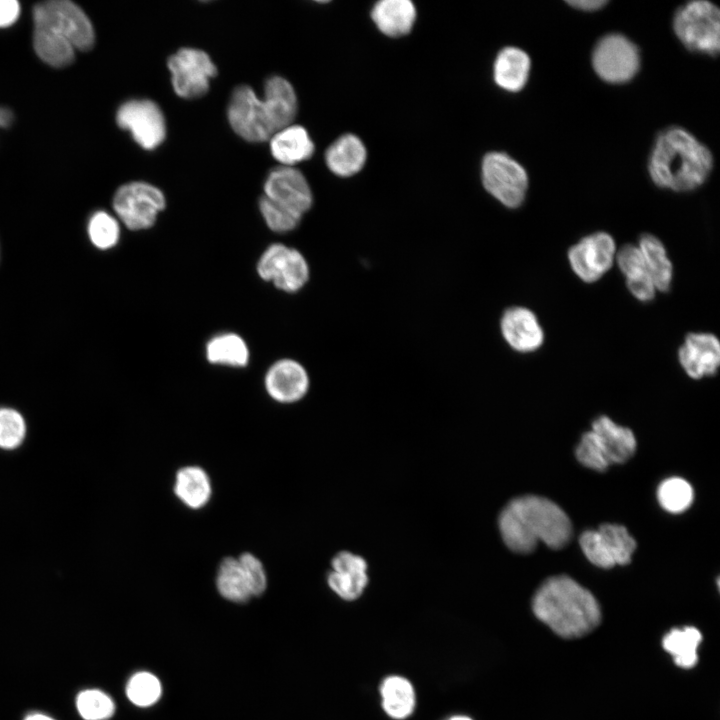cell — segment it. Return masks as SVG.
Listing matches in <instances>:
<instances>
[{
	"mask_svg": "<svg viewBox=\"0 0 720 720\" xmlns=\"http://www.w3.org/2000/svg\"><path fill=\"white\" fill-rule=\"evenodd\" d=\"M174 492L178 499L191 509L205 506L211 496L208 474L198 466L181 468L176 474Z\"/></svg>",
	"mask_w": 720,
	"mask_h": 720,
	"instance_id": "27",
	"label": "cell"
},
{
	"mask_svg": "<svg viewBox=\"0 0 720 720\" xmlns=\"http://www.w3.org/2000/svg\"><path fill=\"white\" fill-rule=\"evenodd\" d=\"M637 246L641 250L646 269L656 290L669 291L673 280V264L664 244L656 236L644 233L640 236Z\"/></svg>",
	"mask_w": 720,
	"mask_h": 720,
	"instance_id": "26",
	"label": "cell"
},
{
	"mask_svg": "<svg viewBox=\"0 0 720 720\" xmlns=\"http://www.w3.org/2000/svg\"><path fill=\"white\" fill-rule=\"evenodd\" d=\"M175 93L185 99L203 96L217 69L209 55L199 49L182 48L168 59Z\"/></svg>",
	"mask_w": 720,
	"mask_h": 720,
	"instance_id": "13",
	"label": "cell"
},
{
	"mask_svg": "<svg viewBox=\"0 0 720 720\" xmlns=\"http://www.w3.org/2000/svg\"><path fill=\"white\" fill-rule=\"evenodd\" d=\"M636 450L633 432L600 416L592 423V430L584 433L576 448L578 461L593 470L605 471L611 464H622Z\"/></svg>",
	"mask_w": 720,
	"mask_h": 720,
	"instance_id": "5",
	"label": "cell"
},
{
	"mask_svg": "<svg viewBox=\"0 0 720 720\" xmlns=\"http://www.w3.org/2000/svg\"><path fill=\"white\" fill-rule=\"evenodd\" d=\"M531 61L528 54L517 47H505L494 62L496 84L510 92L520 91L529 78Z\"/></svg>",
	"mask_w": 720,
	"mask_h": 720,
	"instance_id": "23",
	"label": "cell"
},
{
	"mask_svg": "<svg viewBox=\"0 0 720 720\" xmlns=\"http://www.w3.org/2000/svg\"><path fill=\"white\" fill-rule=\"evenodd\" d=\"M297 113V97L292 85L280 76L270 77L259 98L251 87H237L230 98L227 116L232 129L250 142L269 140L292 124Z\"/></svg>",
	"mask_w": 720,
	"mask_h": 720,
	"instance_id": "1",
	"label": "cell"
},
{
	"mask_svg": "<svg viewBox=\"0 0 720 720\" xmlns=\"http://www.w3.org/2000/svg\"><path fill=\"white\" fill-rule=\"evenodd\" d=\"M579 543L587 559L605 569L630 563L636 549V541L627 529L610 523L601 525L597 530L583 532Z\"/></svg>",
	"mask_w": 720,
	"mask_h": 720,
	"instance_id": "11",
	"label": "cell"
},
{
	"mask_svg": "<svg viewBox=\"0 0 720 720\" xmlns=\"http://www.w3.org/2000/svg\"><path fill=\"white\" fill-rule=\"evenodd\" d=\"M91 243L98 249L113 248L120 238V226L115 217L106 211L94 212L87 226Z\"/></svg>",
	"mask_w": 720,
	"mask_h": 720,
	"instance_id": "34",
	"label": "cell"
},
{
	"mask_svg": "<svg viewBox=\"0 0 720 720\" xmlns=\"http://www.w3.org/2000/svg\"><path fill=\"white\" fill-rule=\"evenodd\" d=\"M626 286L630 294L640 302H650L657 291L649 274L626 280Z\"/></svg>",
	"mask_w": 720,
	"mask_h": 720,
	"instance_id": "40",
	"label": "cell"
},
{
	"mask_svg": "<svg viewBox=\"0 0 720 720\" xmlns=\"http://www.w3.org/2000/svg\"><path fill=\"white\" fill-rule=\"evenodd\" d=\"M535 616L563 638L581 637L601 620L593 594L566 575L548 578L532 600Z\"/></svg>",
	"mask_w": 720,
	"mask_h": 720,
	"instance_id": "4",
	"label": "cell"
},
{
	"mask_svg": "<svg viewBox=\"0 0 720 720\" xmlns=\"http://www.w3.org/2000/svg\"><path fill=\"white\" fill-rule=\"evenodd\" d=\"M162 693L159 679L149 672H138L126 685V696L136 706L148 707L156 703Z\"/></svg>",
	"mask_w": 720,
	"mask_h": 720,
	"instance_id": "35",
	"label": "cell"
},
{
	"mask_svg": "<svg viewBox=\"0 0 720 720\" xmlns=\"http://www.w3.org/2000/svg\"><path fill=\"white\" fill-rule=\"evenodd\" d=\"M377 28L389 37L408 34L416 19V9L409 0H382L371 12Z\"/></svg>",
	"mask_w": 720,
	"mask_h": 720,
	"instance_id": "22",
	"label": "cell"
},
{
	"mask_svg": "<svg viewBox=\"0 0 720 720\" xmlns=\"http://www.w3.org/2000/svg\"><path fill=\"white\" fill-rule=\"evenodd\" d=\"M264 385L268 395L280 403H294L308 392L310 380L305 367L298 361L284 358L267 370Z\"/></svg>",
	"mask_w": 720,
	"mask_h": 720,
	"instance_id": "19",
	"label": "cell"
},
{
	"mask_svg": "<svg viewBox=\"0 0 720 720\" xmlns=\"http://www.w3.org/2000/svg\"><path fill=\"white\" fill-rule=\"evenodd\" d=\"M500 331L508 346L520 353L537 351L545 339L536 314L524 306H512L503 312Z\"/></svg>",
	"mask_w": 720,
	"mask_h": 720,
	"instance_id": "18",
	"label": "cell"
},
{
	"mask_svg": "<svg viewBox=\"0 0 720 720\" xmlns=\"http://www.w3.org/2000/svg\"><path fill=\"white\" fill-rule=\"evenodd\" d=\"M381 706L392 719L408 718L416 707V693L412 683L400 675L384 678L379 687Z\"/></svg>",
	"mask_w": 720,
	"mask_h": 720,
	"instance_id": "25",
	"label": "cell"
},
{
	"mask_svg": "<svg viewBox=\"0 0 720 720\" xmlns=\"http://www.w3.org/2000/svg\"><path fill=\"white\" fill-rule=\"evenodd\" d=\"M75 707L83 720H109L116 709L113 699L98 688L79 691L75 697Z\"/></svg>",
	"mask_w": 720,
	"mask_h": 720,
	"instance_id": "32",
	"label": "cell"
},
{
	"mask_svg": "<svg viewBox=\"0 0 720 720\" xmlns=\"http://www.w3.org/2000/svg\"><path fill=\"white\" fill-rule=\"evenodd\" d=\"M238 560L249 580L254 596L262 594L267 586V577L261 561L251 553H243Z\"/></svg>",
	"mask_w": 720,
	"mask_h": 720,
	"instance_id": "39",
	"label": "cell"
},
{
	"mask_svg": "<svg viewBox=\"0 0 720 720\" xmlns=\"http://www.w3.org/2000/svg\"><path fill=\"white\" fill-rule=\"evenodd\" d=\"M259 277L286 293L301 290L309 281L310 269L304 255L281 243L268 246L258 259Z\"/></svg>",
	"mask_w": 720,
	"mask_h": 720,
	"instance_id": "10",
	"label": "cell"
},
{
	"mask_svg": "<svg viewBox=\"0 0 720 720\" xmlns=\"http://www.w3.org/2000/svg\"><path fill=\"white\" fill-rule=\"evenodd\" d=\"M701 641L702 634L696 627L684 626L667 632L662 639V646L678 667L690 669L698 662L697 651Z\"/></svg>",
	"mask_w": 720,
	"mask_h": 720,
	"instance_id": "29",
	"label": "cell"
},
{
	"mask_svg": "<svg viewBox=\"0 0 720 720\" xmlns=\"http://www.w3.org/2000/svg\"><path fill=\"white\" fill-rule=\"evenodd\" d=\"M22 720H57L54 717L40 712V711H32L27 713Z\"/></svg>",
	"mask_w": 720,
	"mask_h": 720,
	"instance_id": "44",
	"label": "cell"
},
{
	"mask_svg": "<svg viewBox=\"0 0 720 720\" xmlns=\"http://www.w3.org/2000/svg\"><path fill=\"white\" fill-rule=\"evenodd\" d=\"M216 584L219 593L227 600L245 602L254 597L238 558L227 557L222 560L217 572Z\"/></svg>",
	"mask_w": 720,
	"mask_h": 720,
	"instance_id": "31",
	"label": "cell"
},
{
	"mask_svg": "<svg viewBox=\"0 0 720 720\" xmlns=\"http://www.w3.org/2000/svg\"><path fill=\"white\" fill-rule=\"evenodd\" d=\"M446 720H473V719L466 715H453V716L447 718Z\"/></svg>",
	"mask_w": 720,
	"mask_h": 720,
	"instance_id": "45",
	"label": "cell"
},
{
	"mask_svg": "<svg viewBox=\"0 0 720 720\" xmlns=\"http://www.w3.org/2000/svg\"><path fill=\"white\" fill-rule=\"evenodd\" d=\"M712 167L710 150L681 127H669L657 136L648 162L653 182L677 192L701 186Z\"/></svg>",
	"mask_w": 720,
	"mask_h": 720,
	"instance_id": "3",
	"label": "cell"
},
{
	"mask_svg": "<svg viewBox=\"0 0 720 720\" xmlns=\"http://www.w3.org/2000/svg\"><path fill=\"white\" fill-rule=\"evenodd\" d=\"M573 8L583 11H595L601 9L608 2L606 0H572L566 1Z\"/></svg>",
	"mask_w": 720,
	"mask_h": 720,
	"instance_id": "42",
	"label": "cell"
},
{
	"mask_svg": "<svg viewBox=\"0 0 720 720\" xmlns=\"http://www.w3.org/2000/svg\"><path fill=\"white\" fill-rule=\"evenodd\" d=\"M485 189L508 208L519 207L526 196L528 176L525 169L502 152H490L482 162Z\"/></svg>",
	"mask_w": 720,
	"mask_h": 720,
	"instance_id": "9",
	"label": "cell"
},
{
	"mask_svg": "<svg viewBox=\"0 0 720 720\" xmlns=\"http://www.w3.org/2000/svg\"><path fill=\"white\" fill-rule=\"evenodd\" d=\"M26 436L23 416L10 407H0V448L12 450L19 447Z\"/></svg>",
	"mask_w": 720,
	"mask_h": 720,
	"instance_id": "36",
	"label": "cell"
},
{
	"mask_svg": "<svg viewBox=\"0 0 720 720\" xmlns=\"http://www.w3.org/2000/svg\"><path fill=\"white\" fill-rule=\"evenodd\" d=\"M13 121V112L7 107L0 106V128L10 127Z\"/></svg>",
	"mask_w": 720,
	"mask_h": 720,
	"instance_id": "43",
	"label": "cell"
},
{
	"mask_svg": "<svg viewBox=\"0 0 720 720\" xmlns=\"http://www.w3.org/2000/svg\"><path fill=\"white\" fill-rule=\"evenodd\" d=\"M615 262L625 280L649 274L641 250L637 245L626 244L616 252Z\"/></svg>",
	"mask_w": 720,
	"mask_h": 720,
	"instance_id": "38",
	"label": "cell"
},
{
	"mask_svg": "<svg viewBox=\"0 0 720 720\" xmlns=\"http://www.w3.org/2000/svg\"><path fill=\"white\" fill-rule=\"evenodd\" d=\"M592 64L604 81L624 83L631 80L639 70V50L626 36L607 34L594 47Z\"/></svg>",
	"mask_w": 720,
	"mask_h": 720,
	"instance_id": "12",
	"label": "cell"
},
{
	"mask_svg": "<svg viewBox=\"0 0 720 720\" xmlns=\"http://www.w3.org/2000/svg\"><path fill=\"white\" fill-rule=\"evenodd\" d=\"M263 196L300 218L313 203L305 176L296 168L288 166H279L270 171L264 183Z\"/></svg>",
	"mask_w": 720,
	"mask_h": 720,
	"instance_id": "16",
	"label": "cell"
},
{
	"mask_svg": "<svg viewBox=\"0 0 720 720\" xmlns=\"http://www.w3.org/2000/svg\"><path fill=\"white\" fill-rule=\"evenodd\" d=\"M206 359L214 365L245 367L249 362V348L238 334L228 332L215 335L206 344Z\"/></svg>",
	"mask_w": 720,
	"mask_h": 720,
	"instance_id": "28",
	"label": "cell"
},
{
	"mask_svg": "<svg viewBox=\"0 0 720 720\" xmlns=\"http://www.w3.org/2000/svg\"><path fill=\"white\" fill-rule=\"evenodd\" d=\"M366 149L353 134H345L333 142L325 153L328 168L340 177L358 173L366 161Z\"/></svg>",
	"mask_w": 720,
	"mask_h": 720,
	"instance_id": "24",
	"label": "cell"
},
{
	"mask_svg": "<svg viewBox=\"0 0 720 720\" xmlns=\"http://www.w3.org/2000/svg\"><path fill=\"white\" fill-rule=\"evenodd\" d=\"M21 7L16 0H0V28H8L20 17Z\"/></svg>",
	"mask_w": 720,
	"mask_h": 720,
	"instance_id": "41",
	"label": "cell"
},
{
	"mask_svg": "<svg viewBox=\"0 0 720 720\" xmlns=\"http://www.w3.org/2000/svg\"><path fill=\"white\" fill-rule=\"evenodd\" d=\"M259 210L266 225L276 233H286L294 230L302 219L265 196H262L259 200Z\"/></svg>",
	"mask_w": 720,
	"mask_h": 720,
	"instance_id": "37",
	"label": "cell"
},
{
	"mask_svg": "<svg viewBox=\"0 0 720 720\" xmlns=\"http://www.w3.org/2000/svg\"><path fill=\"white\" fill-rule=\"evenodd\" d=\"M498 523L503 541L517 553H530L539 542L551 549H560L572 535L566 513L551 500L535 495L510 501L502 510Z\"/></svg>",
	"mask_w": 720,
	"mask_h": 720,
	"instance_id": "2",
	"label": "cell"
},
{
	"mask_svg": "<svg viewBox=\"0 0 720 720\" xmlns=\"http://www.w3.org/2000/svg\"><path fill=\"white\" fill-rule=\"evenodd\" d=\"M657 497L660 505L668 512L681 513L689 508L693 501V489L684 479L672 477L664 480L658 487Z\"/></svg>",
	"mask_w": 720,
	"mask_h": 720,
	"instance_id": "33",
	"label": "cell"
},
{
	"mask_svg": "<svg viewBox=\"0 0 720 720\" xmlns=\"http://www.w3.org/2000/svg\"><path fill=\"white\" fill-rule=\"evenodd\" d=\"M273 157L281 166L293 165L309 159L314 152V144L304 127L291 124L276 132L270 139Z\"/></svg>",
	"mask_w": 720,
	"mask_h": 720,
	"instance_id": "21",
	"label": "cell"
},
{
	"mask_svg": "<svg viewBox=\"0 0 720 720\" xmlns=\"http://www.w3.org/2000/svg\"><path fill=\"white\" fill-rule=\"evenodd\" d=\"M116 122L120 128L130 131L135 142L147 150L158 147L166 136L163 113L151 100L126 101L117 110Z\"/></svg>",
	"mask_w": 720,
	"mask_h": 720,
	"instance_id": "15",
	"label": "cell"
},
{
	"mask_svg": "<svg viewBox=\"0 0 720 720\" xmlns=\"http://www.w3.org/2000/svg\"><path fill=\"white\" fill-rule=\"evenodd\" d=\"M34 27L48 29L66 40L75 50L88 51L95 42V32L87 14L70 0H48L33 7Z\"/></svg>",
	"mask_w": 720,
	"mask_h": 720,
	"instance_id": "7",
	"label": "cell"
},
{
	"mask_svg": "<svg viewBox=\"0 0 720 720\" xmlns=\"http://www.w3.org/2000/svg\"><path fill=\"white\" fill-rule=\"evenodd\" d=\"M680 366L687 376L699 380L716 375L720 367V341L709 332L688 333L678 350Z\"/></svg>",
	"mask_w": 720,
	"mask_h": 720,
	"instance_id": "17",
	"label": "cell"
},
{
	"mask_svg": "<svg viewBox=\"0 0 720 720\" xmlns=\"http://www.w3.org/2000/svg\"><path fill=\"white\" fill-rule=\"evenodd\" d=\"M617 248L614 238L598 231L581 238L567 253L575 275L585 283H594L606 274L615 262Z\"/></svg>",
	"mask_w": 720,
	"mask_h": 720,
	"instance_id": "14",
	"label": "cell"
},
{
	"mask_svg": "<svg viewBox=\"0 0 720 720\" xmlns=\"http://www.w3.org/2000/svg\"><path fill=\"white\" fill-rule=\"evenodd\" d=\"M33 48L36 55L47 65L63 68L75 59L76 50L62 36L41 27L33 29Z\"/></svg>",
	"mask_w": 720,
	"mask_h": 720,
	"instance_id": "30",
	"label": "cell"
},
{
	"mask_svg": "<svg viewBox=\"0 0 720 720\" xmlns=\"http://www.w3.org/2000/svg\"><path fill=\"white\" fill-rule=\"evenodd\" d=\"M328 585L340 598L352 601L361 596L368 584L367 563L359 555L339 552L332 560Z\"/></svg>",
	"mask_w": 720,
	"mask_h": 720,
	"instance_id": "20",
	"label": "cell"
},
{
	"mask_svg": "<svg viewBox=\"0 0 720 720\" xmlns=\"http://www.w3.org/2000/svg\"><path fill=\"white\" fill-rule=\"evenodd\" d=\"M678 39L689 50L717 56L720 49V13L718 7L705 0L680 6L673 18Z\"/></svg>",
	"mask_w": 720,
	"mask_h": 720,
	"instance_id": "6",
	"label": "cell"
},
{
	"mask_svg": "<svg viewBox=\"0 0 720 720\" xmlns=\"http://www.w3.org/2000/svg\"><path fill=\"white\" fill-rule=\"evenodd\" d=\"M113 209L130 230L151 228L158 214L165 208V197L160 189L146 182H129L120 186L112 200Z\"/></svg>",
	"mask_w": 720,
	"mask_h": 720,
	"instance_id": "8",
	"label": "cell"
}]
</instances>
